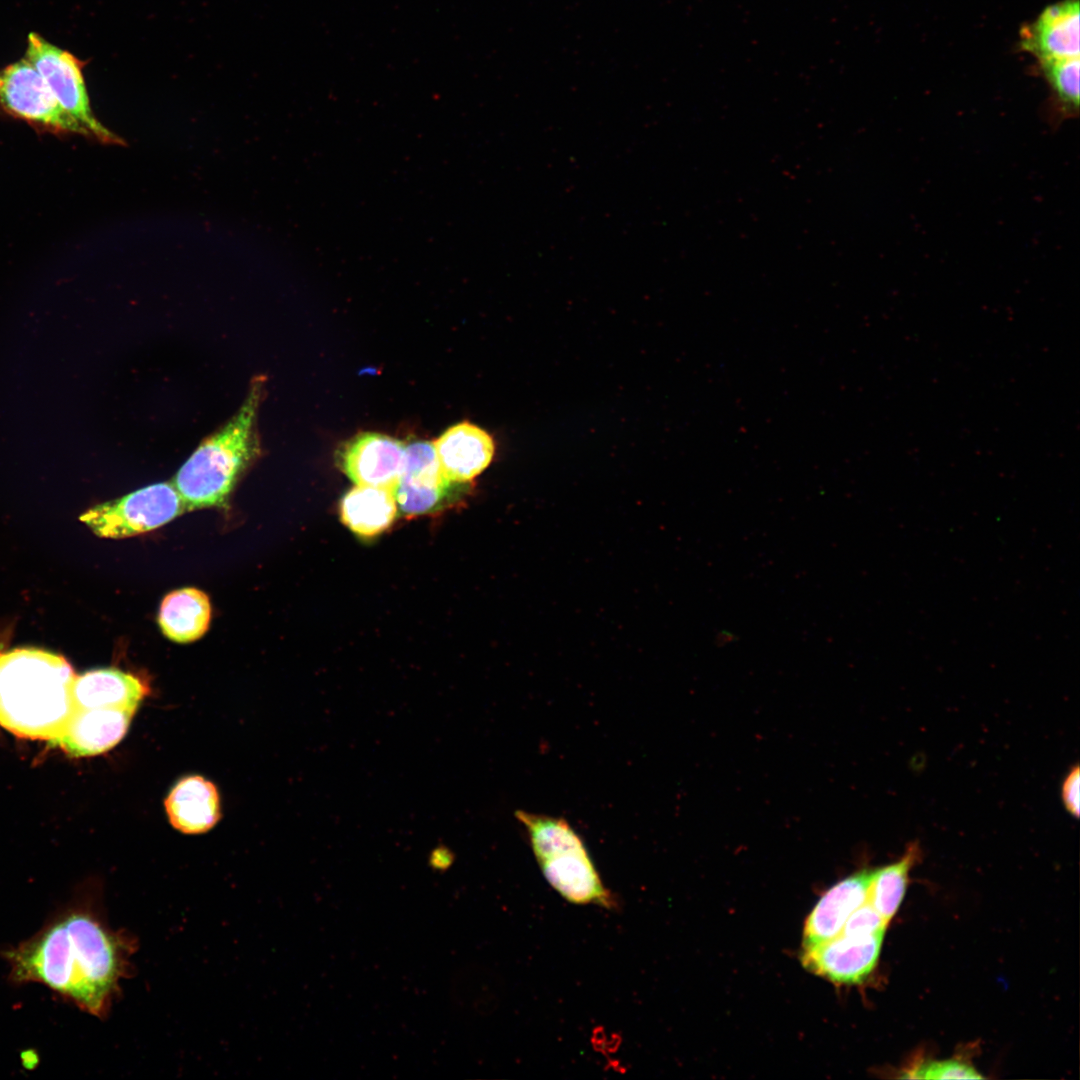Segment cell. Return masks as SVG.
Here are the masks:
<instances>
[{"label": "cell", "mask_w": 1080, "mask_h": 1080, "mask_svg": "<svg viewBox=\"0 0 1080 1080\" xmlns=\"http://www.w3.org/2000/svg\"><path fill=\"white\" fill-rule=\"evenodd\" d=\"M135 940L112 930L95 901L76 896L30 938L2 951L9 979L38 983L79 1009L105 1018L130 969Z\"/></svg>", "instance_id": "obj_1"}, {"label": "cell", "mask_w": 1080, "mask_h": 1080, "mask_svg": "<svg viewBox=\"0 0 1080 1080\" xmlns=\"http://www.w3.org/2000/svg\"><path fill=\"white\" fill-rule=\"evenodd\" d=\"M76 674L61 655L37 648L0 651V726L51 742L75 710Z\"/></svg>", "instance_id": "obj_2"}, {"label": "cell", "mask_w": 1080, "mask_h": 1080, "mask_svg": "<svg viewBox=\"0 0 1080 1080\" xmlns=\"http://www.w3.org/2000/svg\"><path fill=\"white\" fill-rule=\"evenodd\" d=\"M263 388L264 378H254L238 411L203 440L177 472L172 483L186 512L224 506L258 455L257 414Z\"/></svg>", "instance_id": "obj_3"}, {"label": "cell", "mask_w": 1080, "mask_h": 1080, "mask_svg": "<svg viewBox=\"0 0 1080 1080\" xmlns=\"http://www.w3.org/2000/svg\"><path fill=\"white\" fill-rule=\"evenodd\" d=\"M515 817L528 834L544 877L563 898L573 904L615 906L582 838L564 818L524 810H517Z\"/></svg>", "instance_id": "obj_4"}, {"label": "cell", "mask_w": 1080, "mask_h": 1080, "mask_svg": "<svg viewBox=\"0 0 1080 1080\" xmlns=\"http://www.w3.org/2000/svg\"><path fill=\"white\" fill-rule=\"evenodd\" d=\"M184 512L173 483L162 482L98 504L80 520L99 537L121 539L159 528Z\"/></svg>", "instance_id": "obj_5"}, {"label": "cell", "mask_w": 1080, "mask_h": 1080, "mask_svg": "<svg viewBox=\"0 0 1080 1080\" xmlns=\"http://www.w3.org/2000/svg\"><path fill=\"white\" fill-rule=\"evenodd\" d=\"M26 59L40 73L61 108L81 127L85 136L103 143L124 144L118 135L94 116L82 73L83 62L33 32L28 36Z\"/></svg>", "instance_id": "obj_6"}, {"label": "cell", "mask_w": 1080, "mask_h": 1080, "mask_svg": "<svg viewBox=\"0 0 1080 1080\" xmlns=\"http://www.w3.org/2000/svg\"><path fill=\"white\" fill-rule=\"evenodd\" d=\"M0 106L14 117L47 130L84 135L26 58L0 70Z\"/></svg>", "instance_id": "obj_7"}, {"label": "cell", "mask_w": 1080, "mask_h": 1080, "mask_svg": "<svg viewBox=\"0 0 1080 1080\" xmlns=\"http://www.w3.org/2000/svg\"><path fill=\"white\" fill-rule=\"evenodd\" d=\"M464 485L445 477L433 443L415 441L405 446L401 474L393 493L403 514L417 516L439 510L453 491Z\"/></svg>", "instance_id": "obj_8"}, {"label": "cell", "mask_w": 1080, "mask_h": 1080, "mask_svg": "<svg viewBox=\"0 0 1080 1080\" xmlns=\"http://www.w3.org/2000/svg\"><path fill=\"white\" fill-rule=\"evenodd\" d=\"M885 932L837 936L803 946L802 965L838 984H857L875 968Z\"/></svg>", "instance_id": "obj_9"}, {"label": "cell", "mask_w": 1080, "mask_h": 1080, "mask_svg": "<svg viewBox=\"0 0 1080 1080\" xmlns=\"http://www.w3.org/2000/svg\"><path fill=\"white\" fill-rule=\"evenodd\" d=\"M405 444L391 436L359 433L338 451V464L356 485L392 489L403 466Z\"/></svg>", "instance_id": "obj_10"}, {"label": "cell", "mask_w": 1080, "mask_h": 1080, "mask_svg": "<svg viewBox=\"0 0 1080 1080\" xmlns=\"http://www.w3.org/2000/svg\"><path fill=\"white\" fill-rule=\"evenodd\" d=\"M136 711L123 708H75L60 735L50 744L72 757L107 752L127 733Z\"/></svg>", "instance_id": "obj_11"}, {"label": "cell", "mask_w": 1080, "mask_h": 1080, "mask_svg": "<svg viewBox=\"0 0 1080 1080\" xmlns=\"http://www.w3.org/2000/svg\"><path fill=\"white\" fill-rule=\"evenodd\" d=\"M1079 0L1045 8L1021 31L1022 48L1040 62L1079 57Z\"/></svg>", "instance_id": "obj_12"}, {"label": "cell", "mask_w": 1080, "mask_h": 1080, "mask_svg": "<svg viewBox=\"0 0 1080 1080\" xmlns=\"http://www.w3.org/2000/svg\"><path fill=\"white\" fill-rule=\"evenodd\" d=\"M433 445L443 474L459 484H466L484 471L495 452L492 437L469 422L451 426Z\"/></svg>", "instance_id": "obj_13"}, {"label": "cell", "mask_w": 1080, "mask_h": 1080, "mask_svg": "<svg viewBox=\"0 0 1080 1080\" xmlns=\"http://www.w3.org/2000/svg\"><path fill=\"white\" fill-rule=\"evenodd\" d=\"M873 870H862L839 881L819 899L804 925V945L841 933L848 917L867 901Z\"/></svg>", "instance_id": "obj_14"}, {"label": "cell", "mask_w": 1080, "mask_h": 1080, "mask_svg": "<svg viewBox=\"0 0 1080 1080\" xmlns=\"http://www.w3.org/2000/svg\"><path fill=\"white\" fill-rule=\"evenodd\" d=\"M148 686L137 676L116 668L89 670L76 675L72 696L76 708L137 710Z\"/></svg>", "instance_id": "obj_15"}, {"label": "cell", "mask_w": 1080, "mask_h": 1080, "mask_svg": "<svg viewBox=\"0 0 1080 1080\" xmlns=\"http://www.w3.org/2000/svg\"><path fill=\"white\" fill-rule=\"evenodd\" d=\"M170 823L186 834L210 830L220 818L216 787L201 776H188L176 783L165 800Z\"/></svg>", "instance_id": "obj_16"}, {"label": "cell", "mask_w": 1080, "mask_h": 1080, "mask_svg": "<svg viewBox=\"0 0 1080 1080\" xmlns=\"http://www.w3.org/2000/svg\"><path fill=\"white\" fill-rule=\"evenodd\" d=\"M397 503L392 489L359 486L341 499L339 514L344 525L360 537H374L394 522Z\"/></svg>", "instance_id": "obj_17"}, {"label": "cell", "mask_w": 1080, "mask_h": 1080, "mask_svg": "<svg viewBox=\"0 0 1080 1080\" xmlns=\"http://www.w3.org/2000/svg\"><path fill=\"white\" fill-rule=\"evenodd\" d=\"M211 618L208 596L196 588H182L167 594L160 605L158 623L162 633L177 643L201 638Z\"/></svg>", "instance_id": "obj_18"}, {"label": "cell", "mask_w": 1080, "mask_h": 1080, "mask_svg": "<svg viewBox=\"0 0 1080 1080\" xmlns=\"http://www.w3.org/2000/svg\"><path fill=\"white\" fill-rule=\"evenodd\" d=\"M919 856L920 847L917 842H913L898 861L873 870L867 901L887 923L903 900L909 871Z\"/></svg>", "instance_id": "obj_19"}, {"label": "cell", "mask_w": 1080, "mask_h": 1080, "mask_svg": "<svg viewBox=\"0 0 1080 1080\" xmlns=\"http://www.w3.org/2000/svg\"><path fill=\"white\" fill-rule=\"evenodd\" d=\"M1079 57L1040 62L1061 113L1073 116L1079 109Z\"/></svg>", "instance_id": "obj_20"}, {"label": "cell", "mask_w": 1080, "mask_h": 1080, "mask_svg": "<svg viewBox=\"0 0 1080 1080\" xmlns=\"http://www.w3.org/2000/svg\"><path fill=\"white\" fill-rule=\"evenodd\" d=\"M919 1079H982L971 1065L959 1059L930 1061L921 1064L909 1076Z\"/></svg>", "instance_id": "obj_21"}, {"label": "cell", "mask_w": 1080, "mask_h": 1080, "mask_svg": "<svg viewBox=\"0 0 1080 1080\" xmlns=\"http://www.w3.org/2000/svg\"><path fill=\"white\" fill-rule=\"evenodd\" d=\"M888 923L866 901L858 907L845 922L841 933L847 935H870L885 932Z\"/></svg>", "instance_id": "obj_22"}, {"label": "cell", "mask_w": 1080, "mask_h": 1080, "mask_svg": "<svg viewBox=\"0 0 1080 1080\" xmlns=\"http://www.w3.org/2000/svg\"><path fill=\"white\" fill-rule=\"evenodd\" d=\"M1079 766L1075 765L1067 773L1061 786V799L1065 809L1075 818L1079 816Z\"/></svg>", "instance_id": "obj_23"}, {"label": "cell", "mask_w": 1080, "mask_h": 1080, "mask_svg": "<svg viewBox=\"0 0 1080 1080\" xmlns=\"http://www.w3.org/2000/svg\"><path fill=\"white\" fill-rule=\"evenodd\" d=\"M454 862V854L445 847H439L431 851L429 865L437 871H446Z\"/></svg>", "instance_id": "obj_24"}]
</instances>
